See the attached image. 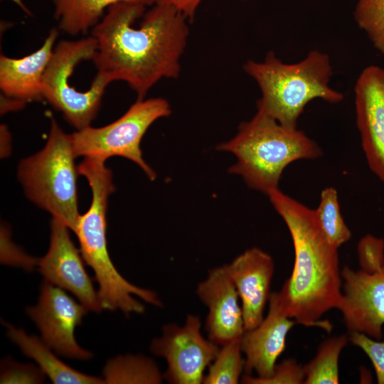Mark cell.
<instances>
[{
  "instance_id": "obj_1",
  "label": "cell",
  "mask_w": 384,
  "mask_h": 384,
  "mask_svg": "<svg viewBox=\"0 0 384 384\" xmlns=\"http://www.w3.org/2000/svg\"><path fill=\"white\" fill-rule=\"evenodd\" d=\"M146 5L122 1L110 6L91 30L97 41L92 59L97 74L110 82H125L143 100L162 78H176L188 36L187 18L173 8L154 4L135 22Z\"/></svg>"
},
{
  "instance_id": "obj_2",
  "label": "cell",
  "mask_w": 384,
  "mask_h": 384,
  "mask_svg": "<svg viewBox=\"0 0 384 384\" xmlns=\"http://www.w3.org/2000/svg\"><path fill=\"white\" fill-rule=\"evenodd\" d=\"M290 233L294 262L289 277L276 292L282 311L297 324L329 331L331 324L321 320L331 309H338L342 279L338 249L326 239L316 221L314 209L281 191L267 194Z\"/></svg>"
},
{
  "instance_id": "obj_3",
  "label": "cell",
  "mask_w": 384,
  "mask_h": 384,
  "mask_svg": "<svg viewBox=\"0 0 384 384\" xmlns=\"http://www.w3.org/2000/svg\"><path fill=\"white\" fill-rule=\"evenodd\" d=\"M216 149L233 154L237 161L229 172L240 176L250 188L265 194L279 188L282 172L289 164L323 154L318 144L303 131L285 127L260 111Z\"/></svg>"
},
{
  "instance_id": "obj_4",
  "label": "cell",
  "mask_w": 384,
  "mask_h": 384,
  "mask_svg": "<svg viewBox=\"0 0 384 384\" xmlns=\"http://www.w3.org/2000/svg\"><path fill=\"white\" fill-rule=\"evenodd\" d=\"M243 70L261 91L257 111L287 127H297L299 116L314 99L331 104L343 100L341 92L329 86L333 74L329 56L317 50L292 64L283 63L270 51L262 62L247 60Z\"/></svg>"
},
{
  "instance_id": "obj_5",
  "label": "cell",
  "mask_w": 384,
  "mask_h": 384,
  "mask_svg": "<svg viewBox=\"0 0 384 384\" xmlns=\"http://www.w3.org/2000/svg\"><path fill=\"white\" fill-rule=\"evenodd\" d=\"M105 163L102 160L85 157L78 166L79 174L85 176L90 185L92 201L88 210L79 216L74 233L84 261L95 273L102 309L120 310L127 314L135 311L139 304L133 295L143 299L147 290L124 279L110 257L106 217L108 198L115 187L112 171Z\"/></svg>"
},
{
  "instance_id": "obj_6",
  "label": "cell",
  "mask_w": 384,
  "mask_h": 384,
  "mask_svg": "<svg viewBox=\"0 0 384 384\" xmlns=\"http://www.w3.org/2000/svg\"><path fill=\"white\" fill-rule=\"evenodd\" d=\"M70 134L51 117L49 135L44 147L22 159L18 178L26 197L75 231L80 215L78 206L77 178Z\"/></svg>"
},
{
  "instance_id": "obj_7",
  "label": "cell",
  "mask_w": 384,
  "mask_h": 384,
  "mask_svg": "<svg viewBox=\"0 0 384 384\" xmlns=\"http://www.w3.org/2000/svg\"><path fill=\"white\" fill-rule=\"evenodd\" d=\"M96 51L97 41L92 36L75 41H60L54 47L43 78V100L61 112L77 130L90 126L110 83L97 73L86 91L78 90L70 82L76 65L83 60H92Z\"/></svg>"
},
{
  "instance_id": "obj_8",
  "label": "cell",
  "mask_w": 384,
  "mask_h": 384,
  "mask_svg": "<svg viewBox=\"0 0 384 384\" xmlns=\"http://www.w3.org/2000/svg\"><path fill=\"white\" fill-rule=\"evenodd\" d=\"M171 112L170 105L164 98L137 100L116 121L102 127L89 126L71 134L75 156L105 161L112 156L124 157L137 164L154 181L156 174L143 159L141 141L155 121Z\"/></svg>"
},
{
  "instance_id": "obj_9",
  "label": "cell",
  "mask_w": 384,
  "mask_h": 384,
  "mask_svg": "<svg viewBox=\"0 0 384 384\" xmlns=\"http://www.w3.org/2000/svg\"><path fill=\"white\" fill-rule=\"evenodd\" d=\"M201 328L200 317L188 314L183 325L167 324L161 336L152 340L150 350L166 360L163 378L169 383H203L204 371L214 360L219 346L204 338Z\"/></svg>"
},
{
  "instance_id": "obj_10",
  "label": "cell",
  "mask_w": 384,
  "mask_h": 384,
  "mask_svg": "<svg viewBox=\"0 0 384 384\" xmlns=\"http://www.w3.org/2000/svg\"><path fill=\"white\" fill-rule=\"evenodd\" d=\"M88 310L76 302L62 288L43 281L36 305L26 309L41 334V339L58 355L88 360L92 352L77 343L74 331Z\"/></svg>"
},
{
  "instance_id": "obj_11",
  "label": "cell",
  "mask_w": 384,
  "mask_h": 384,
  "mask_svg": "<svg viewBox=\"0 0 384 384\" xmlns=\"http://www.w3.org/2000/svg\"><path fill=\"white\" fill-rule=\"evenodd\" d=\"M69 230L63 223L52 218L49 248L38 260V270L44 281L71 292L88 311L100 312L102 309L97 292Z\"/></svg>"
},
{
  "instance_id": "obj_12",
  "label": "cell",
  "mask_w": 384,
  "mask_h": 384,
  "mask_svg": "<svg viewBox=\"0 0 384 384\" xmlns=\"http://www.w3.org/2000/svg\"><path fill=\"white\" fill-rule=\"evenodd\" d=\"M341 275L342 295L338 309L348 333H363L380 340L384 325V263L372 272L344 266Z\"/></svg>"
},
{
  "instance_id": "obj_13",
  "label": "cell",
  "mask_w": 384,
  "mask_h": 384,
  "mask_svg": "<svg viewBox=\"0 0 384 384\" xmlns=\"http://www.w3.org/2000/svg\"><path fill=\"white\" fill-rule=\"evenodd\" d=\"M356 124L370 171L384 183V69L366 67L355 87Z\"/></svg>"
},
{
  "instance_id": "obj_14",
  "label": "cell",
  "mask_w": 384,
  "mask_h": 384,
  "mask_svg": "<svg viewBox=\"0 0 384 384\" xmlns=\"http://www.w3.org/2000/svg\"><path fill=\"white\" fill-rule=\"evenodd\" d=\"M196 292L208 310L205 323L208 338L218 346L240 338L245 331L242 310L226 265L210 270Z\"/></svg>"
},
{
  "instance_id": "obj_15",
  "label": "cell",
  "mask_w": 384,
  "mask_h": 384,
  "mask_svg": "<svg viewBox=\"0 0 384 384\" xmlns=\"http://www.w3.org/2000/svg\"><path fill=\"white\" fill-rule=\"evenodd\" d=\"M226 267L240 297L245 329H254L264 319L265 307L269 302L274 269L273 259L260 248L253 247L238 255Z\"/></svg>"
},
{
  "instance_id": "obj_16",
  "label": "cell",
  "mask_w": 384,
  "mask_h": 384,
  "mask_svg": "<svg viewBox=\"0 0 384 384\" xmlns=\"http://www.w3.org/2000/svg\"><path fill=\"white\" fill-rule=\"evenodd\" d=\"M296 324L281 309L276 292L271 293L266 317L255 328L245 330L241 337L246 374L255 372L259 378L272 375L285 349L287 334Z\"/></svg>"
},
{
  "instance_id": "obj_17",
  "label": "cell",
  "mask_w": 384,
  "mask_h": 384,
  "mask_svg": "<svg viewBox=\"0 0 384 384\" xmlns=\"http://www.w3.org/2000/svg\"><path fill=\"white\" fill-rule=\"evenodd\" d=\"M58 35L56 28L50 31L43 45L36 51L20 58L0 55V88L1 97L23 105L43 100L42 81L52 56Z\"/></svg>"
},
{
  "instance_id": "obj_18",
  "label": "cell",
  "mask_w": 384,
  "mask_h": 384,
  "mask_svg": "<svg viewBox=\"0 0 384 384\" xmlns=\"http://www.w3.org/2000/svg\"><path fill=\"white\" fill-rule=\"evenodd\" d=\"M7 336L28 357L33 359L55 384H98L103 379L80 373L61 361L41 338L6 323Z\"/></svg>"
},
{
  "instance_id": "obj_19",
  "label": "cell",
  "mask_w": 384,
  "mask_h": 384,
  "mask_svg": "<svg viewBox=\"0 0 384 384\" xmlns=\"http://www.w3.org/2000/svg\"><path fill=\"white\" fill-rule=\"evenodd\" d=\"M122 1L154 4V0H53L54 16L65 33L86 34L100 22L105 9Z\"/></svg>"
},
{
  "instance_id": "obj_20",
  "label": "cell",
  "mask_w": 384,
  "mask_h": 384,
  "mask_svg": "<svg viewBox=\"0 0 384 384\" xmlns=\"http://www.w3.org/2000/svg\"><path fill=\"white\" fill-rule=\"evenodd\" d=\"M104 383L159 384L164 379L156 363L142 355H124L107 361L103 369Z\"/></svg>"
},
{
  "instance_id": "obj_21",
  "label": "cell",
  "mask_w": 384,
  "mask_h": 384,
  "mask_svg": "<svg viewBox=\"0 0 384 384\" xmlns=\"http://www.w3.org/2000/svg\"><path fill=\"white\" fill-rule=\"evenodd\" d=\"M348 341L346 335L334 336L324 340L319 345L316 356L303 366L304 383H339L338 359Z\"/></svg>"
},
{
  "instance_id": "obj_22",
  "label": "cell",
  "mask_w": 384,
  "mask_h": 384,
  "mask_svg": "<svg viewBox=\"0 0 384 384\" xmlns=\"http://www.w3.org/2000/svg\"><path fill=\"white\" fill-rule=\"evenodd\" d=\"M314 213L319 228L334 246L338 248L351 239V232L341 215L336 188L326 187L322 190Z\"/></svg>"
},
{
  "instance_id": "obj_23",
  "label": "cell",
  "mask_w": 384,
  "mask_h": 384,
  "mask_svg": "<svg viewBox=\"0 0 384 384\" xmlns=\"http://www.w3.org/2000/svg\"><path fill=\"white\" fill-rule=\"evenodd\" d=\"M245 370L241 338L220 346L214 360L208 366L203 384H236Z\"/></svg>"
},
{
  "instance_id": "obj_24",
  "label": "cell",
  "mask_w": 384,
  "mask_h": 384,
  "mask_svg": "<svg viewBox=\"0 0 384 384\" xmlns=\"http://www.w3.org/2000/svg\"><path fill=\"white\" fill-rule=\"evenodd\" d=\"M354 18L373 47L384 54V0H358Z\"/></svg>"
},
{
  "instance_id": "obj_25",
  "label": "cell",
  "mask_w": 384,
  "mask_h": 384,
  "mask_svg": "<svg viewBox=\"0 0 384 384\" xmlns=\"http://www.w3.org/2000/svg\"><path fill=\"white\" fill-rule=\"evenodd\" d=\"M305 375L303 366L295 359L288 358L275 365L273 373L267 378L245 374L241 378L246 384H301L304 383Z\"/></svg>"
},
{
  "instance_id": "obj_26",
  "label": "cell",
  "mask_w": 384,
  "mask_h": 384,
  "mask_svg": "<svg viewBox=\"0 0 384 384\" xmlns=\"http://www.w3.org/2000/svg\"><path fill=\"white\" fill-rule=\"evenodd\" d=\"M45 375L40 367L31 363H18L11 358H4L1 362V384L42 383Z\"/></svg>"
},
{
  "instance_id": "obj_27",
  "label": "cell",
  "mask_w": 384,
  "mask_h": 384,
  "mask_svg": "<svg viewBox=\"0 0 384 384\" xmlns=\"http://www.w3.org/2000/svg\"><path fill=\"white\" fill-rule=\"evenodd\" d=\"M361 270L372 272L384 263V240L370 234L363 236L357 245Z\"/></svg>"
},
{
  "instance_id": "obj_28",
  "label": "cell",
  "mask_w": 384,
  "mask_h": 384,
  "mask_svg": "<svg viewBox=\"0 0 384 384\" xmlns=\"http://www.w3.org/2000/svg\"><path fill=\"white\" fill-rule=\"evenodd\" d=\"M348 340L368 356L374 368L377 383L384 384V341L359 332L349 333Z\"/></svg>"
},
{
  "instance_id": "obj_29",
  "label": "cell",
  "mask_w": 384,
  "mask_h": 384,
  "mask_svg": "<svg viewBox=\"0 0 384 384\" xmlns=\"http://www.w3.org/2000/svg\"><path fill=\"white\" fill-rule=\"evenodd\" d=\"M1 261L2 263L31 270L38 265V260L27 255L23 250L14 244L9 237V229L1 227Z\"/></svg>"
},
{
  "instance_id": "obj_30",
  "label": "cell",
  "mask_w": 384,
  "mask_h": 384,
  "mask_svg": "<svg viewBox=\"0 0 384 384\" xmlns=\"http://www.w3.org/2000/svg\"><path fill=\"white\" fill-rule=\"evenodd\" d=\"M204 1L205 0H154V4L170 6L189 20L193 18L198 8Z\"/></svg>"
},
{
  "instance_id": "obj_31",
  "label": "cell",
  "mask_w": 384,
  "mask_h": 384,
  "mask_svg": "<svg viewBox=\"0 0 384 384\" xmlns=\"http://www.w3.org/2000/svg\"><path fill=\"white\" fill-rule=\"evenodd\" d=\"M1 157L5 158L11 153V134L7 127L4 124L1 125Z\"/></svg>"
},
{
  "instance_id": "obj_32",
  "label": "cell",
  "mask_w": 384,
  "mask_h": 384,
  "mask_svg": "<svg viewBox=\"0 0 384 384\" xmlns=\"http://www.w3.org/2000/svg\"><path fill=\"white\" fill-rule=\"evenodd\" d=\"M15 4H16L26 14L31 16V12L29 9L24 5L22 0H11Z\"/></svg>"
}]
</instances>
